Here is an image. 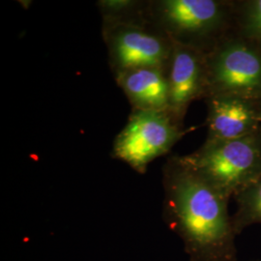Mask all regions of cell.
Wrapping results in <instances>:
<instances>
[{
  "mask_svg": "<svg viewBox=\"0 0 261 261\" xmlns=\"http://www.w3.org/2000/svg\"><path fill=\"white\" fill-rule=\"evenodd\" d=\"M163 217L182 240L190 261H238L229 200L191 168L182 156L163 168Z\"/></svg>",
  "mask_w": 261,
  "mask_h": 261,
  "instance_id": "1",
  "label": "cell"
},
{
  "mask_svg": "<svg viewBox=\"0 0 261 261\" xmlns=\"http://www.w3.org/2000/svg\"><path fill=\"white\" fill-rule=\"evenodd\" d=\"M147 18L172 42L206 54L233 31L235 0H149Z\"/></svg>",
  "mask_w": 261,
  "mask_h": 261,
  "instance_id": "2",
  "label": "cell"
},
{
  "mask_svg": "<svg viewBox=\"0 0 261 261\" xmlns=\"http://www.w3.org/2000/svg\"><path fill=\"white\" fill-rule=\"evenodd\" d=\"M182 158L230 200L261 176L260 133L237 140H206L198 149Z\"/></svg>",
  "mask_w": 261,
  "mask_h": 261,
  "instance_id": "3",
  "label": "cell"
},
{
  "mask_svg": "<svg viewBox=\"0 0 261 261\" xmlns=\"http://www.w3.org/2000/svg\"><path fill=\"white\" fill-rule=\"evenodd\" d=\"M207 91L261 102V50L235 31L206 53Z\"/></svg>",
  "mask_w": 261,
  "mask_h": 261,
  "instance_id": "4",
  "label": "cell"
},
{
  "mask_svg": "<svg viewBox=\"0 0 261 261\" xmlns=\"http://www.w3.org/2000/svg\"><path fill=\"white\" fill-rule=\"evenodd\" d=\"M103 42L113 75L140 68L168 70L173 42L156 28L146 15L103 23Z\"/></svg>",
  "mask_w": 261,
  "mask_h": 261,
  "instance_id": "5",
  "label": "cell"
},
{
  "mask_svg": "<svg viewBox=\"0 0 261 261\" xmlns=\"http://www.w3.org/2000/svg\"><path fill=\"white\" fill-rule=\"evenodd\" d=\"M190 130L168 111L132 110L114 140L112 156L144 174L151 162L168 154Z\"/></svg>",
  "mask_w": 261,
  "mask_h": 261,
  "instance_id": "6",
  "label": "cell"
},
{
  "mask_svg": "<svg viewBox=\"0 0 261 261\" xmlns=\"http://www.w3.org/2000/svg\"><path fill=\"white\" fill-rule=\"evenodd\" d=\"M168 112L178 123L184 125L190 106L196 100L205 99V53L173 42V50L168 68Z\"/></svg>",
  "mask_w": 261,
  "mask_h": 261,
  "instance_id": "7",
  "label": "cell"
},
{
  "mask_svg": "<svg viewBox=\"0 0 261 261\" xmlns=\"http://www.w3.org/2000/svg\"><path fill=\"white\" fill-rule=\"evenodd\" d=\"M204 101L206 140H237L259 133L261 102L225 95L209 96Z\"/></svg>",
  "mask_w": 261,
  "mask_h": 261,
  "instance_id": "8",
  "label": "cell"
},
{
  "mask_svg": "<svg viewBox=\"0 0 261 261\" xmlns=\"http://www.w3.org/2000/svg\"><path fill=\"white\" fill-rule=\"evenodd\" d=\"M114 77L127 96L132 110L168 112V70L140 68L124 72Z\"/></svg>",
  "mask_w": 261,
  "mask_h": 261,
  "instance_id": "9",
  "label": "cell"
},
{
  "mask_svg": "<svg viewBox=\"0 0 261 261\" xmlns=\"http://www.w3.org/2000/svg\"><path fill=\"white\" fill-rule=\"evenodd\" d=\"M234 31L261 50V0H235Z\"/></svg>",
  "mask_w": 261,
  "mask_h": 261,
  "instance_id": "10",
  "label": "cell"
},
{
  "mask_svg": "<svg viewBox=\"0 0 261 261\" xmlns=\"http://www.w3.org/2000/svg\"><path fill=\"white\" fill-rule=\"evenodd\" d=\"M237 208L232 215L237 235L253 224H261V176L235 198Z\"/></svg>",
  "mask_w": 261,
  "mask_h": 261,
  "instance_id": "11",
  "label": "cell"
},
{
  "mask_svg": "<svg viewBox=\"0 0 261 261\" xmlns=\"http://www.w3.org/2000/svg\"><path fill=\"white\" fill-rule=\"evenodd\" d=\"M149 0H99L96 3L103 23L137 19L146 15Z\"/></svg>",
  "mask_w": 261,
  "mask_h": 261,
  "instance_id": "12",
  "label": "cell"
},
{
  "mask_svg": "<svg viewBox=\"0 0 261 261\" xmlns=\"http://www.w3.org/2000/svg\"><path fill=\"white\" fill-rule=\"evenodd\" d=\"M259 133H260V135H261V126H260V130H259Z\"/></svg>",
  "mask_w": 261,
  "mask_h": 261,
  "instance_id": "13",
  "label": "cell"
}]
</instances>
